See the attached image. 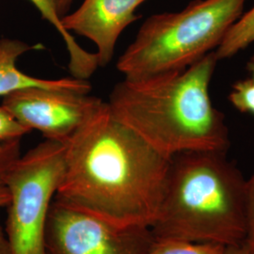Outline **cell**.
<instances>
[{"label": "cell", "mask_w": 254, "mask_h": 254, "mask_svg": "<svg viewBox=\"0 0 254 254\" xmlns=\"http://www.w3.org/2000/svg\"><path fill=\"white\" fill-rule=\"evenodd\" d=\"M227 254H249L243 246L227 248Z\"/></svg>", "instance_id": "cell-20"}, {"label": "cell", "mask_w": 254, "mask_h": 254, "mask_svg": "<svg viewBox=\"0 0 254 254\" xmlns=\"http://www.w3.org/2000/svg\"><path fill=\"white\" fill-rule=\"evenodd\" d=\"M64 145L57 199L121 226L154 225L172 158L116 118L106 102Z\"/></svg>", "instance_id": "cell-1"}, {"label": "cell", "mask_w": 254, "mask_h": 254, "mask_svg": "<svg viewBox=\"0 0 254 254\" xmlns=\"http://www.w3.org/2000/svg\"><path fill=\"white\" fill-rule=\"evenodd\" d=\"M246 236L243 247L249 254H254V172L246 180L245 190Z\"/></svg>", "instance_id": "cell-15"}, {"label": "cell", "mask_w": 254, "mask_h": 254, "mask_svg": "<svg viewBox=\"0 0 254 254\" xmlns=\"http://www.w3.org/2000/svg\"><path fill=\"white\" fill-rule=\"evenodd\" d=\"M147 0H84L62 18L64 28L91 41L99 67L108 66L123 31L138 19L136 10Z\"/></svg>", "instance_id": "cell-8"}, {"label": "cell", "mask_w": 254, "mask_h": 254, "mask_svg": "<svg viewBox=\"0 0 254 254\" xmlns=\"http://www.w3.org/2000/svg\"><path fill=\"white\" fill-rule=\"evenodd\" d=\"M0 254H13L5 229L0 223Z\"/></svg>", "instance_id": "cell-18"}, {"label": "cell", "mask_w": 254, "mask_h": 254, "mask_svg": "<svg viewBox=\"0 0 254 254\" xmlns=\"http://www.w3.org/2000/svg\"><path fill=\"white\" fill-rule=\"evenodd\" d=\"M248 69H249V71L252 73V76H253V77H252V80H253L254 83V59L251 63H249V64H248Z\"/></svg>", "instance_id": "cell-21"}, {"label": "cell", "mask_w": 254, "mask_h": 254, "mask_svg": "<svg viewBox=\"0 0 254 254\" xmlns=\"http://www.w3.org/2000/svg\"><path fill=\"white\" fill-rule=\"evenodd\" d=\"M147 254H227V247L209 242L155 239Z\"/></svg>", "instance_id": "cell-12"}, {"label": "cell", "mask_w": 254, "mask_h": 254, "mask_svg": "<svg viewBox=\"0 0 254 254\" xmlns=\"http://www.w3.org/2000/svg\"><path fill=\"white\" fill-rule=\"evenodd\" d=\"M154 240L151 228L121 226L55 198L45 254H147Z\"/></svg>", "instance_id": "cell-6"}, {"label": "cell", "mask_w": 254, "mask_h": 254, "mask_svg": "<svg viewBox=\"0 0 254 254\" xmlns=\"http://www.w3.org/2000/svg\"><path fill=\"white\" fill-rule=\"evenodd\" d=\"M105 104L89 93L29 87L5 95L2 106L31 131L65 144Z\"/></svg>", "instance_id": "cell-7"}, {"label": "cell", "mask_w": 254, "mask_h": 254, "mask_svg": "<svg viewBox=\"0 0 254 254\" xmlns=\"http://www.w3.org/2000/svg\"><path fill=\"white\" fill-rule=\"evenodd\" d=\"M31 130L22 125L8 109L0 106V144L21 140Z\"/></svg>", "instance_id": "cell-13"}, {"label": "cell", "mask_w": 254, "mask_h": 254, "mask_svg": "<svg viewBox=\"0 0 254 254\" xmlns=\"http://www.w3.org/2000/svg\"><path fill=\"white\" fill-rule=\"evenodd\" d=\"M40 12L42 18L47 21L63 38L69 54V70L73 77L88 80L97 70L96 54L88 52L77 44L73 34L69 33L62 23L53 0H29Z\"/></svg>", "instance_id": "cell-10"}, {"label": "cell", "mask_w": 254, "mask_h": 254, "mask_svg": "<svg viewBox=\"0 0 254 254\" xmlns=\"http://www.w3.org/2000/svg\"><path fill=\"white\" fill-rule=\"evenodd\" d=\"M42 47L41 45L29 46L20 40H0V96L4 97L12 91L29 87L76 91L80 93L91 92V84L86 79H79L73 76L60 79H44L20 71L16 67L19 58L28 51Z\"/></svg>", "instance_id": "cell-9"}, {"label": "cell", "mask_w": 254, "mask_h": 254, "mask_svg": "<svg viewBox=\"0 0 254 254\" xmlns=\"http://www.w3.org/2000/svg\"><path fill=\"white\" fill-rule=\"evenodd\" d=\"M21 140L0 144V180L21 155Z\"/></svg>", "instance_id": "cell-16"}, {"label": "cell", "mask_w": 254, "mask_h": 254, "mask_svg": "<svg viewBox=\"0 0 254 254\" xmlns=\"http://www.w3.org/2000/svg\"><path fill=\"white\" fill-rule=\"evenodd\" d=\"M214 52L190 67L139 81L124 79L109 95L113 115L167 157L230 147L225 116L214 107L210 83Z\"/></svg>", "instance_id": "cell-2"}, {"label": "cell", "mask_w": 254, "mask_h": 254, "mask_svg": "<svg viewBox=\"0 0 254 254\" xmlns=\"http://www.w3.org/2000/svg\"><path fill=\"white\" fill-rule=\"evenodd\" d=\"M246 180L226 153L173 155L158 216L155 239L244 244Z\"/></svg>", "instance_id": "cell-3"}, {"label": "cell", "mask_w": 254, "mask_h": 254, "mask_svg": "<svg viewBox=\"0 0 254 254\" xmlns=\"http://www.w3.org/2000/svg\"><path fill=\"white\" fill-rule=\"evenodd\" d=\"M9 192L2 180H0V208L7 207L9 203Z\"/></svg>", "instance_id": "cell-19"}, {"label": "cell", "mask_w": 254, "mask_h": 254, "mask_svg": "<svg viewBox=\"0 0 254 254\" xmlns=\"http://www.w3.org/2000/svg\"><path fill=\"white\" fill-rule=\"evenodd\" d=\"M64 173L65 145L46 139L3 175L9 197L5 231L13 254H45L46 222Z\"/></svg>", "instance_id": "cell-5"}, {"label": "cell", "mask_w": 254, "mask_h": 254, "mask_svg": "<svg viewBox=\"0 0 254 254\" xmlns=\"http://www.w3.org/2000/svg\"><path fill=\"white\" fill-rule=\"evenodd\" d=\"M74 1L75 0H53L57 11L62 18L70 11Z\"/></svg>", "instance_id": "cell-17"}, {"label": "cell", "mask_w": 254, "mask_h": 254, "mask_svg": "<svg viewBox=\"0 0 254 254\" xmlns=\"http://www.w3.org/2000/svg\"><path fill=\"white\" fill-rule=\"evenodd\" d=\"M247 1L194 0L179 11L148 17L119 58V72L139 81L190 67L218 48Z\"/></svg>", "instance_id": "cell-4"}, {"label": "cell", "mask_w": 254, "mask_h": 254, "mask_svg": "<svg viewBox=\"0 0 254 254\" xmlns=\"http://www.w3.org/2000/svg\"><path fill=\"white\" fill-rule=\"evenodd\" d=\"M254 44V6L229 28L215 54L218 61L230 59Z\"/></svg>", "instance_id": "cell-11"}, {"label": "cell", "mask_w": 254, "mask_h": 254, "mask_svg": "<svg viewBox=\"0 0 254 254\" xmlns=\"http://www.w3.org/2000/svg\"><path fill=\"white\" fill-rule=\"evenodd\" d=\"M229 99L236 109L254 116V83L252 78L236 82Z\"/></svg>", "instance_id": "cell-14"}]
</instances>
